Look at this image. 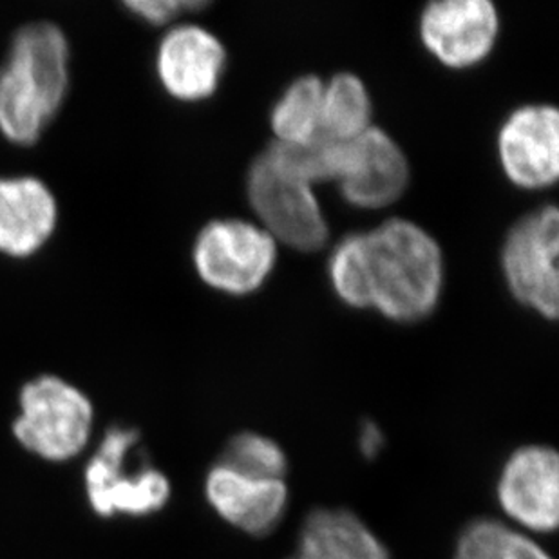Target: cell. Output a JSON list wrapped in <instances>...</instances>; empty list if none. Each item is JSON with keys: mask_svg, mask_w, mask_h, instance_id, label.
I'll return each mask as SVG.
<instances>
[{"mask_svg": "<svg viewBox=\"0 0 559 559\" xmlns=\"http://www.w3.org/2000/svg\"><path fill=\"white\" fill-rule=\"evenodd\" d=\"M328 272L341 301L374 308L391 321L426 319L442 294V250L407 219H390L371 233L344 238Z\"/></svg>", "mask_w": 559, "mask_h": 559, "instance_id": "obj_1", "label": "cell"}, {"mask_svg": "<svg viewBox=\"0 0 559 559\" xmlns=\"http://www.w3.org/2000/svg\"><path fill=\"white\" fill-rule=\"evenodd\" d=\"M69 84V46L60 27H21L0 68V134L19 145L37 142L62 106Z\"/></svg>", "mask_w": 559, "mask_h": 559, "instance_id": "obj_2", "label": "cell"}, {"mask_svg": "<svg viewBox=\"0 0 559 559\" xmlns=\"http://www.w3.org/2000/svg\"><path fill=\"white\" fill-rule=\"evenodd\" d=\"M21 413L11 426L22 448L46 462L79 456L93 435L95 409L84 391L68 380L43 374L29 380L19 395Z\"/></svg>", "mask_w": 559, "mask_h": 559, "instance_id": "obj_3", "label": "cell"}, {"mask_svg": "<svg viewBox=\"0 0 559 559\" xmlns=\"http://www.w3.org/2000/svg\"><path fill=\"white\" fill-rule=\"evenodd\" d=\"M138 440V429L112 426L85 465V495L98 516H151L169 503L170 481L162 471L148 464L132 469Z\"/></svg>", "mask_w": 559, "mask_h": 559, "instance_id": "obj_4", "label": "cell"}, {"mask_svg": "<svg viewBox=\"0 0 559 559\" xmlns=\"http://www.w3.org/2000/svg\"><path fill=\"white\" fill-rule=\"evenodd\" d=\"M194 266L214 290L245 296L261 288L277 261V245L266 230L239 219H216L195 239Z\"/></svg>", "mask_w": 559, "mask_h": 559, "instance_id": "obj_5", "label": "cell"}, {"mask_svg": "<svg viewBox=\"0 0 559 559\" xmlns=\"http://www.w3.org/2000/svg\"><path fill=\"white\" fill-rule=\"evenodd\" d=\"M559 214L544 206L523 217L507 236L501 266L512 296L549 321L559 308Z\"/></svg>", "mask_w": 559, "mask_h": 559, "instance_id": "obj_6", "label": "cell"}, {"mask_svg": "<svg viewBox=\"0 0 559 559\" xmlns=\"http://www.w3.org/2000/svg\"><path fill=\"white\" fill-rule=\"evenodd\" d=\"M250 205L266 233L301 252L324 247L328 223L313 187L275 167L264 154L253 159L247 180Z\"/></svg>", "mask_w": 559, "mask_h": 559, "instance_id": "obj_7", "label": "cell"}, {"mask_svg": "<svg viewBox=\"0 0 559 559\" xmlns=\"http://www.w3.org/2000/svg\"><path fill=\"white\" fill-rule=\"evenodd\" d=\"M498 501L512 522L533 533L559 523V459L552 448L525 445L511 454L498 480Z\"/></svg>", "mask_w": 559, "mask_h": 559, "instance_id": "obj_8", "label": "cell"}, {"mask_svg": "<svg viewBox=\"0 0 559 559\" xmlns=\"http://www.w3.org/2000/svg\"><path fill=\"white\" fill-rule=\"evenodd\" d=\"M500 16L489 0H438L420 16V37L429 53L449 68L486 60L497 43Z\"/></svg>", "mask_w": 559, "mask_h": 559, "instance_id": "obj_9", "label": "cell"}, {"mask_svg": "<svg viewBox=\"0 0 559 559\" xmlns=\"http://www.w3.org/2000/svg\"><path fill=\"white\" fill-rule=\"evenodd\" d=\"M507 178L523 189L555 186L559 176V115L552 106H523L498 134Z\"/></svg>", "mask_w": 559, "mask_h": 559, "instance_id": "obj_10", "label": "cell"}, {"mask_svg": "<svg viewBox=\"0 0 559 559\" xmlns=\"http://www.w3.org/2000/svg\"><path fill=\"white\" fill-rule=\"evenodd\" d=\"M409 181L402 148L377 127L344 143L337 183L346 201L360 209H382L399 200Z\"/></svg>", "mask_w": 559, "mask_h": 559, "instance_id": "obj_11", "label": "cell"}, {"mask_svg": "<svg viewBox=\"0 0 559 559\" xmlns=\"http://www.w3.org/2000/svg\"><path fill=\"white\" fill-rule=\"evenodd\" d=\"M227 63V51L205 27L178 26L159 44L156 69L159 82L173 98L206 100L214 95Z\"/></svg>", "mask_w": 559, "mask_h": 559, "instance_id": "obj_12", "label": "cell"}, {"mask_svg": "<svg viewBox=\"0 0 559 559\" xmlns=\"http://www.w3.org/2000/svg\"><path fill=\"white\" fill-rule=\"evenodd\" d=\"M205 497L225 522L252 536H264L285 514L288 487L285 480H258L216 464L206 475Z\"/></svg>", "mask_w": 559, "mask_h": 559, "instance_id": "obj_13", "label": "cell"}, {"mask_svg": "<svg viewBox=\"0 0 559 559\" xmlns=\"http://www.w3.org/2000/svg\"><path fill=\"white\" fill-rule=\"evenodd\" d=\"M57 201L32 176L0 178V252L27 258L43 249L57 227Z\"/></svg>", "mask_w": 559, "mask_h": 559, "instance_id": "obj_14", "label": "cell"}, {"mask_svg": "<svg viewBox=\"0 0 559 559\" xmlns=\"http://www.w3.org/2000/svg\"><path fill=\"white\" fill-rule=\"evenodd\" d=\"M288 559H390L388 549L357 514L346 509H316Z\"/></svg>", "mask_w": 559, "mask_h": 559, "instance_id": "obj_15", "label": "cell"}, {"mask_svg": "<svg viewBox=\"0 0 559 559\" xmlns=\"http://www.w3.org/2000/svg\"><path fill=\"white\" fill-rule=\"evenodd\" d=\"M371 127V100L362 80L341 73L324 85L321 134L335 142H352Z\"/></svg>", "mask_w": 559, "mask_h": 559, "instance_id": "obj_16", "label": "cell"}, {"mask_svg": "<svg viewBox=\"0 0 559 559\" xmlns=\"http://www.w3.org/2000/svg\"><path fill=\"white\" fill-rule=\"evenodd\" d=\"M321 80L308 74L297 79L272 109V129L280 143H307L321 134Z\"/></svg>", "mask_w": 559, "mask_h": 559, "instance_id": "obj_17", "label": "cell"}, {"mask_svg": "<svg viewBox=\"0 0 559 559\" xmlns=\"http://www.w3.org/2000/svg\"><path fill=\"white\" fill-rule=\"evenodd\" d=\"M454 559H552L534 539L497 520H475L460 534Z\"/></svg>", "mask_w": 559, "mask_h": 559, "instance_id": "obj_18", "label": "cell"}, {"mask_svg": "<svg viewBox=\"0 0 559 559\" xmlns=\"http://www.w3.org/2000/svg\"><path fill=\"white\" fill-rule=\"evenodd\" d=\"M217 465L258 480H285L288 460L272 438L239 433L227 443Z\"/></svg>", "mask_w": 559, "mask_h": 559, "instance_id": "obj_19", "label": "cell"}, {"mask_svg": "<svg viewBox=\"0 0 559 559\" xmlns=\"http://www.w3.org/2000/svg\"><path fill=\"white\" fill-rule=\"evenodd\" d=\"M127 10L148 22L151 26H164L175 21L186 10H200L206 2H180V0H134L127 2Z\"/></svg>", "mask_w": 559, "mask_h": 559, "instance_id": "obj_20", "label": "cell"}, {"mask_svg": "<svg viewBox=\"0 0 559 559\" xmlns=\"http://www.w3.org/2000/svg\"><path fill=\"white\" fill-rule=\"evenodd\" d=\"M360 451L365 454L366 459L373 460L380 453V449L384 445V437L382 431L377 428L374 423H366L360 429L359 440Z\"/></svg>", "mask_w": 559, "mask_h": 559, "instance_id": "obj_21", "label": "cell"}]
</instances>
